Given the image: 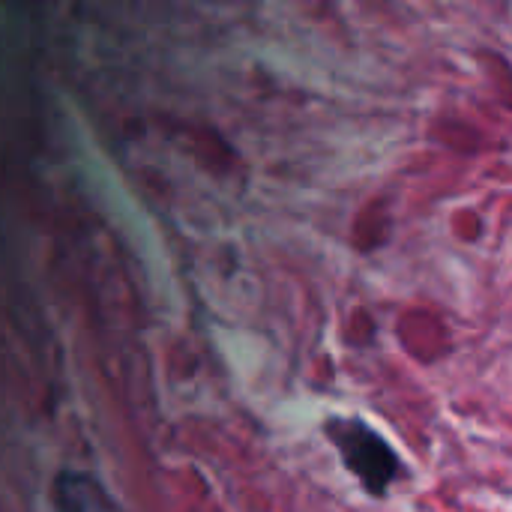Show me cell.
<instances>
[{
	"mask_svg": "<svg viewBox=\"0 0 512 512\" xmlns=\"http://www.w3.org/2000/svg\"><path fill=\"white\" fill-rule=\"evenodd\" d=\"M336 450L342 453L345 468L363 483L366 492L384 495L402 474V462L393 447L375 435L363 420H333L327 426Z\"/></svg>",
	"mask_w": 512,
	"mask_h": 512,
	"instance_id": "obj_1",
	"label": "cell"
},
{
	"mask_svg": "<svg viewBox=\"0 0 512 512\" xmlns=\"http://www.w3.org/2000/svg\"><path fill=\"white\" fill-rule=\"evenodd\" d=\"M54 504L60 510H111L114 507V501L96 480H90L87 474H75V471H63L54 480Z\"/></svg>",
	"mask_w": 512,
	"mask_h": 512,
	"instance_id": "obj_2",
	"label": "cell"
}]
</instances>
